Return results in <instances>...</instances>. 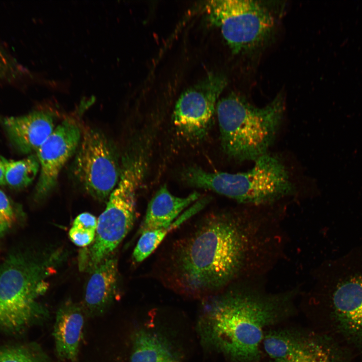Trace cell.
Returning a JSON list of instances; mask_svg holds the SVG:
<instances>
[{
	"label": "cell",
	"mask_w": 362,
	"mask_h": 362,
	"mask_svg": "<svg viewBox=\"0 0 362 362\" xmlns=\"http://www.w3.org/2000/svg\"><path fill=\"white\" fill-rule=\"evenodd\" d=\"M244 225L229 214L204 219L174 245L166 269L170 287L185 295L202 297L229 284L245 265L251 248Z\"/></svg>",
	"instance_id": "obj_1"
},
{
	"label": "cell",
	"mask_w": 362,
	"mask_h": 362,
	"mask_svg": "<svg viewBox=\"0 0 362 362\" xmlns=\"http://www.w3.org/2000/svg\"><path fill=\"white\" fill-rule=\"evenodd\" d=\"M281 298L228 293L206 301L198 329L211 350L237 362H254L260 355L265 331L284 313Z\"/></svg>",
	"instance_id": "obj_2"
},
{
	"label": "cell",
	"mask_w": 362,
	"mask_h": 362,
	"mask_svg": "<svg viewBox=\"0 0 362 362\" xmlns=\"http://www.w3.org/2000/svg\"><path fill=\"white\" fill-rule=\"evenodd\" d=\"M284 111V101L280 96L261 108L234 94L219 100L216 112L224 152L239 161H255L267 153Z\"/></svg>",
	"instance_id": "obj_3"
},
{
	"label": "cell",
	"mask_w": 362,
	"mask_h": 362,
	"mask_svg": "<svg viewBox=\"0 0 362 362\" xmlns=\"http://www.w3.org/2000/svg\"><path fill=\"white\" fill-rule=\"evenodd\" d=\"M63 254L56 250L42 256L10 255L0 266V327L19 330L44 314L37 299L48 288L47 279Z\"/></svg>",
	"instance_id": "obj_4"
},
{
	"label": "cell",
	"mask_w": 362,
	"mask_h": 362,
	"mask_svg": "<svg viewBox=\"0 0 362 362\" xmlns=\"http://www.w3.org/2000/svg\"><path fill=\"white\" fill-rule=\"evenodd\" d=\"M249 170L235 173L207 171L197 166L182 173L188 185L212 191L244 203L261 204L293 193L295 187L285 165L277 156L266 153Z\"/></svg>",
	"instance_id": "obj_5"
},
{
	"label": "cell",
	"mask_w": 362,
	"mask_h": 362,
	"mask_svg": "<svg viewBox=\"0 0 362 362\" xmlns=\"http://www.w3.org/2000/svg\"><path fill=\"white\" fill-rule=\"evenodd\" d=\"M143 165V161L137 157L125 158L119 181L97 220L95 239L79 252L81 271L92 273L109 257L132 228L136 218V193L142 177Z\"/></svg>",
	"instance_id": "obj_6"
},
{
	"label": "cell",
	"mask_w": 362,
	"mask_h": 362,
	"mask_svg": "<svg viewBox=\"0 0 362 362\" xmlns=\"http://www.w3.org/2000/svg\"><path fill=\"white\" fill-rule=\"evenodd\" d=\"M209 24L220 29L234 54L259 47L269 36L274 19L258 2L251 0H213L205 5Z\"/></svg>",
	"instance_id": "obj_7"
},
{
	"label": "cell",
	"mask_w": 362,
	"mask_h": 362,
	"mask_svg": "<svg viewBox=\"0 0 362 362\" xmlns=\"http://www.w3.org/2000/svg\"><path fill=\"white\" fill-rule=\"evenodd\" d=\"M73 173L84 191L96 200L107 199L120 175L117 151L101 131L87 129L75 152Z\"/></svg>",
	"instance_id": "obj_8"
},
{
	"label": "cell",
	"mask_w": 362,
	"mask_h": 362,
	"mask_svg": "<svg viewBox=\"0 0 362 362\" xmlns=\"http://www.w3.org/2000/svg\"><path fill=\"white\" fill-rule=\"evenodd\" d=\"M227 83L222 74L210 73L181 94L172 118L182 136L191 141L205 138L212 125L218 98Z\"/></svg>",
	"instance_id": "obj_9"
},
{
	"label": "cell",
	"mask_w": 362,
	"mask_h": 362,
	"mask_svg": "<svg viewBox=\"0 0 362 362\" xmlns=\"http://www.w3.org/2000/svg\"><path fill=\"white\" fill-rule=\"evenodd\" d=\"M82 133L78 126L67 119L58 125L36 151L40 165V175L34 197L43 199L56 185L63 166L75 153Z\"/></svg>",
	"instance_id": "obj_10"
},
{
	"label": "cell",
	"mask_w": 362,
	"mask_h": 362,
	"mask_svg": "<svg viewBox=\"0 0 362 362\" xmlns=\"http://www.w3.org/2000/svg\"><path fill=\"white\" fill-rule=\"evenodd\" d=\"M330 304L336 331L346 343L362 352V276L339 283Z\"/></svg>",
	"instance_id": "obj_11"
},
{
	"label": "cell",
	"mask_w": 362,
	"mask_h": 362,
	"mask_svg": "<svg viewBox=\"0 0 362 362\" xmlns=\"http://www.w3.org/2000/svg\"><path fill=\"white\" fill-rule=\"evenodd\" d=\"M3 123L12 144L23 154L36 151L54 129L52 116L43 111L5 117Z\"/></svg>",
	"instance_id": "obj_12"
},
{
	"label": "cell",
	"mask_w": 362,
	"mask_h": 362,
	"mask_svg": "<svg viewBox=\"0 0 362 362\" xmlns=\"http://www.w3.org/2000/svg\"><path fill=\"white\" fill-rule=\"evenodd\" d=\"M84 310L72 301L64 302L58 309L53 335L58 356L74 362L79 351L84 323Z\"/></svg>",
	"instance_id": "obj_13"
},
{
	"label": "cell",
	"mask_w": 362,
	"mask_h": 362,
	"mask_svg": "<svg viewBox=\"0 0 362 362\" xmlns=\"http://www.w3.org/2000/svg\"><path fill=\"white\" fill-rule=\"evenodd\" d=\"M91 273L85 289L83 306L84 312L93 316L104 312L115 297L118 278L117 259L107 258Z\"/></svg>",
	"instance_id": "obj_14"
},
{
	"label": "cell",
	"mask_w": 362,
	"mask_h": 362,
	"mask_svg": "<svg viewBox=\"0 0 362 362\" xmlns=\"http://www.w3.org/2000/svg\"><path fill=\"white\" fill-rule=\"evenodd\" d=\"M200 196L198 192H194L186 197H176L166 185L161 186L148 204L139 233L168 227Z\"/></svg>",
	"instance_id": "obj_15"
},
{
	"label": "cell",
	"mask_w": 362,
	"mask_h": 362,
	"mask_svg": "<svg viewBox=\"0 0 362 362\" xmlns=\"http://www.w3.org/2000/svg\"><path fill=\"white\" fill-rule=\"evenodd\" d=\"M132 342L130 362H182L171 341L154 326L137 330Z\"/></svg>",
	"instance_id": "obj_16"
},
{
	"label": "cell",
	"mask_w": 362,
	"mask_h": 362,
	"mask_svg": "<svg viewBox=\"0 0 362 362\" xmlns=\"http://www.w3.org/2000/svg\"><path fill=\"white\" fill-rule=\"evenodd\" d=\"M342 353L329 339L301 334L295 348L277 362H345Z\"/></svg>",
	"instance_id": "obj_17"
},
{
	"label": "cell",
	"mask_w": 362,
	"mask_h": 362,
	"mask_svg": "<svg viewBox=\"0 0 362 362\" xmlns=\"http://www.w3.org/2000/svg\"><path fill=\"white\" fill-rule=\"evenodd\" d=\"M210 201L209 196L201 197L168 227L142 232L133 252L134 260L140 262L145 259L156 249L168 233L201 211Z\"/></svg>",
	"instance_id": "obj_18"
},
{
	"label": "cell",
	"mask_w": 362,
	"mask_h": 362,
	"mask_svg": "<svg viewBox=\"0 0 362 362\" xmlns=\"http://www.w3.org/2000/svg\"><path fill=\"white\" fill-rule=\"evenodd\" d=\"M40 168L37 156L31 154L18 160H7L6 165V185L15 189H22L34 180Z\"/></svg>",
	"instance_id": "obj_19"
},
{
	"label": "cell",
	"mask_w": 362,
	"mask_h": 362,
	"mask_svg": "<svg viewBox=\"0 0 362 362\" xmlns=\"http://www.w3.org/2000/svg\"><path fill=\"white\" fill-rule=\"evenodd\" d=\"M96 217L88 212L79 214L73 220L69 236L76 245L85 247L94 241L97 226Z\"/></svg>",
	"instance_id": "obj_20"
},
{
	"label": "cell",
	"mask_w": 362,
	"mask_h": 362,
	"mask_svg": "<svg viewBox=\"0 0 362 362\" xmlns=\"http://www.w3.org/2000/svg\"><path fill=\"white\" fill-rule=\"evenodd\" d=\"M0 362H42L32 351L24 347L0 349Z\"/></svg>",
	"instance_id": "obj_21"
},
{
	"label": "cell",
	"mask_w": 362,
	"mask_h": 362,
	"mask_svg": "<svg viewBox=\"0 0 362 362\" xmlns=\"http://www.w3.org/2000/svg\"><path fill=\"white\" fill-rule=\"evenodd\" d=\"M15 218L13 207L8 196L0 190V236L12 227Z\"/></svg>",
	"instance_id": "obj_22"
},
{
	"label": "cell",
	"mask_w": 362,
	"mask_h": 362,
	"mask_svg": "<svg viewBox=\"0 0 362 362\" xmlns=\"http://www.w3.org/2000/svg\"><path fill=\"white\" fill-rule=\"evenodd\" d=\"M13 65L8 57L0 50V78L9 75L12 72Z\"/></svg>",
	"instance_id": "obj_23"
},
{
	"label": "cell",
	"mask_w": 362,
	"mask_h": 362,
	"mask_svg": "<svg viewBox=\"0 0 362 362\" xmlns=\"http://www.w3.org/2000/svg\"><path fill=\"white\" fill-rule=\"evenodd\" d=\"M8 159L0 155V185H6L5 180L6 165Z\"/></svg>",
	"instance_id": "obj_24"
}]
</instances>
